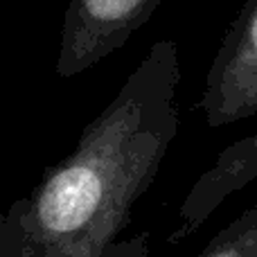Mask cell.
Listing matches in <instances>:
<instances>
[{"mask_svg": "<svg viewBox=\"0 0 257 257\" xmlns=\"http://www.w3.org/2000/svg\"><path fill=\"white\" fill-rule=\"evenodd\" d=\"M165 0H70L54 70L72 79L124 48Z\"/></svg>", "mask_w": 257, "mask_h": 257, "instance_id": "2", "label": "cell"}, {"mask_svg": "<svg viewBox=\"0 0 257 257\" xmlns=\"http://www.w3.org/2000/svg\"><path fill=\"white\" fill-rule=\"evenodd\" d=\"M196 111L212 128L257 115V0H246L228 25L208 68Z\"/></svg>", "mask_w": 257, "mask_h": 257, "instance_id": "3", "label": "cell"}, {"mask_svg": "<svg viewBox=\"0 0 257 257\" xmlns=\"http://www.w3.org/2000/svg\"><path fill=\"white\" fill-rule=\"evenodd\" d=\"M199 257H257V203L217 232Z\"/></svg>", "mask_w": 257, "mask_h": 257, "instance_id": "4", "label": "cell"}, {"mask_svg": "<svg viewBox=\"0 0 257 257\" xmlns=\"http://www.w3.org/2000/svg\"><path fill=\"white\" fill-rule=\"evenodd\" d=\"M181 81L176 41H156L75 149L0 212V257H149L133 212L178 136Z\"/></svg>", "mask_w": 257, "mask_h": 257, "instance_id": "1", "label": "cell"}]
</instances>
